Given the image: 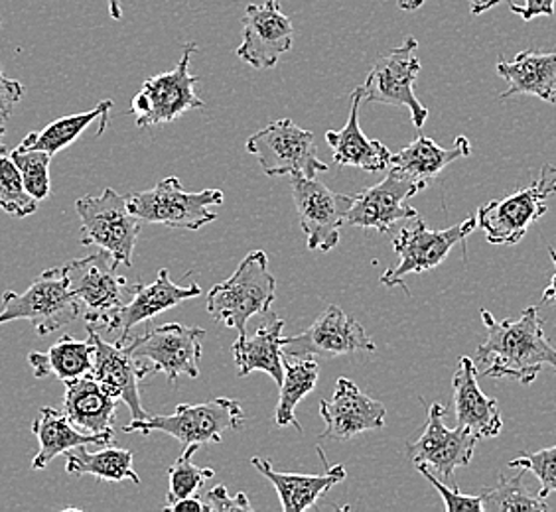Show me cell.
<instances>
[{
  "mask_svg": "<svg viewBox=\"0 0 556 512\" xmlns=\"http://www.w3.org/2000/svg\"><path fill=\"white\" fill-rule=\"evenodd\" d=\"M422 190V183L391 166L386 180L353 195L352 209L345 223L389 233L399 221L417 219L418 212L408 205V200Z\"/></svg>",
  "mask_w": 556,
  "mask_h": 512,
  "instance_id": "9a60e30c",
  "label": "cell"
},
{
  "mask_svg": "<svg viewBox=\"0 0 556 512\" xmlns=\"http://www.w3.org/2000/svg\"><path fill=\"white\" fill-rule=\"evenodd\" d=\"M164 511L168 512H205L204 501L202 497H186L180 501L170 502L164 507Z\"/></svg>",
  "mask_w": 556,
  "mask_h": 512,
  "instance_id": "7bdbcfd3",
  "label": "cell"
},
{
  "mask_svg": "<svg viewBox=\"0 0 556 512\" xmlns=\"http://www.w3.org/2000/svg\"><path fill=\"white\" fill-rule=\"evenodd\" d=\"M7 132V118L0 117V152H7V146L2 144V137Z\"/></svg>",
  "mask_w": 556,
  "mask_h": 512,
  "instance_id": "681fc988",
  "label": "cell"
},
{
  "mask_svg": "<svg viewBox=\"0 0 556 512\" xmlns=\"http://www.w3.org/2000/svg\"><path fill=\"white\" fill-rule=\"evenodd\" d=\"M470 2L471 14H483V12L492 11L493 7H497L503 0H468Z\"/></svg>",
  "mask_w": 556,
  "mask_h": 512,
  "instance_id": "f6af8a7d",
  "label": "cell"
},
{
  "mask_svg": "<svg viewBox=\"0 0 556 512\" xmlns=\"http://www.w3.org/2000/svg\"><path fill=\"white\" fill-rule=\"evenodd\" d=\"M478 227V219L470 217L460 225L448 229H430L422 219H415L410 227H403L393 239L395 251L401 263L399 267L389 268L381 277V284L387 289H405V278L408 274H420L432 268L440 267L454 246L466 241Z\"/></svg>",
  "mask_w": 556,
  "mask_h": 512,
  "instance_id": "30bf717a",
  "label": "cell"
},
{
  "mask_svg": "<svg viewBox=\"0 0 556 512\" xmlns=\"http://www.w3.org/2000/svg\"><path fill=\"white\" fill-rule=\"evenodd\" d=\"M253 468L267 477L277 489L280 504L285 512H302L312 509L321 495L330 491L338 483L345 479L343 465H330L320 475H302V473H280L273 468L268 459H251Z\"/></svg>",
  "mask_w": 556,
  "mask_h": 512,
  "instance_id": "d4e9b609",
  "label": "cell"
},
{
  "mask_svg": "<svg viewBox=\"0 0 556 512\" xmlns=\"http://www.w3.org/2000/svg\"><path fill=\"white\" fill-rule=\"evenodd\" d=\"M364 103V89L355 87L350 95V117L342 130H328L326 142L333 152L338 166H352L357 170L383 171L391 168L393 154L383 142L365 137L359 127V107Z\"/></svg>",
  "mask_w": 556,
  "mask_h": 512,
  "instance_id": "44dd1931",
  "label": "cell"
},
{
  "mask_svg": "<svg viewBox=\"0 0 556 512\" xmlns=\"http://www.w3.org/2000/svg\"><path fill=\"white\" fill-rule=\"evenodd\" d=\"M202 501L205 512L253 511L245 492H237L236 497H231L224 485H217L212 491L205 492Z\"/></svg>",
  "mask_w": 556,
  "mask_h": 512,
  "instance_id": "ab89813d",
  "label": "cell"
},
{
  "mask_svg": "<svg viewBox=\"0 0 556 512\" xmlns=\"http://www.w3.org/2000/svg\"><path fill=\"white\" fill-rule=\"evenodd\" d=\"M470 154L471 144L466 137H458L452 149H442L434 140L418 135L408 146L393 154L391 166L405 171L413 180L427 188L428 183L440 176V171L446 170L452 162L466 158Z\"/></svg>",
  "mask_w": 556,
  "mask_h": 512,
  "instance_id": "f1b7e54d",
  "label": "cell"
},
{
  "mask_svg": "<svg viewBox=\"0 0 556 512\" xmlns=\"http://www.w3.org/2000/svg\"><path fill=\"white\" fill-rule=\"evenodd\" d=\"M200 449V446H188L184 448L182 456L174 461L168 470V497L166 504L180 501L186 497H193L195 492L204 487L205 481L214 479L215 471L212 468H200L193 465V453Z\"/></svg>",
  "mask_w": 556,
  "mask_h": 512,
  "instance_id": "d590c367",
  "label": "cell"
},
{
  "mask_svg": "<svg viewBox=\"0 0 556 512\" xmlns=\"http://www.w3.org/2000/svg\"><path fill=\"white\" fill-rule=\"evenodd\" d=\"M282 330L285 320L270 316V321L261 325L255 335H239L233 343V361H236L237 376H249L253 371H261L273 376V381L280 386L285 379V359H282Z\"/></svg>",
  "mask_w": 556,
  "mask_h": 512,
  "instance_id": "4316f807",
  "label": "cell"
},
{
  "mask_svg": "<svg viewBox=\"0 0 556 512\" xmlns=\"http://www.w3.org/2000/svg\"><path fill=\"white\" fill-rule=\"evenodd\" d=\"M200 294L202 289L198 282H192L188 289H180L172 282L170 270L162 268L156 280L149 286H142L139 282L129 304L118 311L115 321V330H121L118 342H129L130 331L142 321L152 320L162 311L172 310L186 299L198 298Z\"/></svg>",
  "mask_w": 556,
  "mask_h": 512,
  "instance_id": "cb8c5ba5",
  "label": "cell"
},
{
  "mask_svg": "<svg viewBox=\"0 0 556 512\" xmlns=\"http://www.w3.org/2000/svg\"><path fill=\"white\" fill-rule=\"evenodd\" d=\"M0 24H2V22H0Z\"/></svg>",
  "mask_w": 556,
  "mask_h": 512,
  "instance_id": "816d5d0a",
  "label": "cell"
},
{
  "mask_svg": "<svg viewBox=\"0 0 556 512\" xmlns=\"http://www.w3.org/2000/svg\"><path fill=\"white\" fill-rule=\"evenodd\" d=\"M75 212L81 221V245H96L132 267V251L140 235V219L130 214L127 197L108 188L99 197H79Z\"/></svg>",
  "mask_w": 556,
  "mask_h": 512,
  "instance_id": "ba28073f",
  "label": "cell"
},
{
  "mask_svg": "<svg viewBox=\"0 0 556 512\" xmlns=\"http://www.w3.org/2000/svg\"><path fill=\"white\" fill-rule=\"evenodd\" d=\"M320 417L326 422L321 438L345 441L386 426L387 410L350 379H338L332 398L320 402Z\"/></svg>",
  "mask_w": 556,
  "mask_h": 512,
  "instance_id": "ffe728a7",
  "label": "cell"
},
{
  "mask_svg": "<svg viewBox=\"0 0 556 512\" xmlns=\"http://www.w3.org/2000/svg\"><path fill=\"white\" fill-rule=\"evenodd\" d=\"M399 2V9L405 12H415L427 2V0H396Z\"/></svg>",
  "mask_w": 556,
  "mask_h": 512,
  "instance_id": "7dc6e473",
  "label": "cell"
},
{
  "mask_svg": "<svg viewBox=\"0 0 556 512\" xmlns=\"http://www.w3.org/2000/svg\"><path fill=\"white\" fill-rule=\"evenodd\" d=\"M509 468L533 473L541 483L539 495L543 499H546L551 492H556V444L553 448L541 449L535 453H527L509 461Z\"/></svg>",
  "mask_w": 556,
  "mask_h": 512,
  "instance_id": "74e56055",
  "label": "cell"
},
{
  "mask_svg": "<svg viewBox=\"0 0 556 512\" xmlns=\"http://www.w3.org/2000/svg\"><path fill=\"white\" fill-rule=\"evenodd\" d=\"M62 268L70 292L86 308L87 325L115 331L118 311L129 304L139 282L130 284L127 278L118 277V260L108 251L75 258Z\"/></svg>",
  "mask_w": 556,
  "mask_h": 512,
  "instance_id": "7a4b0ae2",
  "label": "cell"
},
{
  "mask_svg": "<svg viewBox=\"0 0 556 512\" xmlns=\"http://www.w3.org/2000/svg\"><path fill=\"white\" fill-rule=\"evenodd\" d=\"M135 453L129 449L103 446L101 451H89L87 446L72 449L65 453V471L70 475H93L109 483L132 481L140 485L139 473L132 468Z\"/></svg>",
  "mask_w": 556,
  "mask_h": 512,
  "instance_id": "1f68e13d",
  "label": "cell"
},
{
  "mask_svg": "<svg viewBox=\"0 0 556 512\" xmlns=\"http://www.w3.org/2000/svg\"><path fill=\"white\" fill-rule=\"evenodd\" d=\"M247 152L257 158L263 171L277 176L302 174L316 178L328 171V164L316 154V142L311 130L296 127L290 118H278L247 140Z\"/></svg>",
  "mask_w": 556,
  "mask_h": 512,
  "instance_id": "9c48e42d",
  "label": "cell"
},
{
  "mask_svg": "<svg viewBox=\"0 0 556 512\" xmlns=\"http://www.w3.org/2000/svg\"><path fill=\"white\" fill-rule=\"evenodd\" d=\"M222 203V190L184 192L176 176L164 178L152 190L127 195L130 214L137 215L140 221L188 231H200L205 225L214 223L217 214L212 212V207Z\"/></svg>",
  "mask_w": 556,
  "mask_h": 512,
  "instance_id": "5b68a950",
  "label": "cell"
},
{
  "mask_svg": "<svg viewBox=\"0 0 556 512\" xmlns=\"http://www.w3.org/2000/svg\"><path fill=\"white\" fill-rule=\"evenodd\" d=\"M415 468H417V470L420 471L428 481H430V485H432V487L442 495V501H444L446 511L483 512L480 495H478V497L462 495L456 485H452V487H450V485H446L444 481L440 479L439 475H434L432 471L428 470L427 465H415Z\"/></svg>",
  "mask_w": 556,
  "mask_h": 512,
  "instance_id": "f35d334b",
  "label": "cell"
},
{
  "mask_svg": "<svg viewBox=\"0 0 556 512\" xmlns=\"http://www.w3.org/2000/svg\"><path fill=\"white\" fill-rule=\"evenodd\" d=\"M111 108H113V101L108 99V101H101L96 108L86 111V113L58 118L40 132H28L21 140L18 149L43 150V152L55 156L58 152L72 146L75 140L79 139L93 123H99L101 132H105Z\"/></svg>",
  "mask_w": 556,
  "mask_h": 512,
  "instance_id": "4dcf8cb0",
  "label": "cell"
},
{
  "mask_svg": "<svg viewBox=\"0 0 556 512\" xmlns=\"http://www.w3.org/2000/svg\"><path fill=\"white\" fill-rule=\"evenodd\" d=\"M245 422V412L237 400L214 398L200 405H178L170 417H149L132 420L125 432H137L149 436L152 432L168 434L178 439L182 448L219 444L227 430H237Z\"/></svg>",
  "mask_w": 556,
  "mask_h": 512,
  "instance_id": "277c9868",
  "label": "cell"
},
{
  "mask_svg": "<svg viewBox=\"0 0 556 512\" xmlns=\"http://www.w3.org/2000/svg\"><path fill=\"white\" fill-rule=\"evenodd\" d=\"M280 7L249 4L243 18V42L237 48L241 62L258 72L273 69L280 55L287 54L294 42V24L278 11Z\"/></svg>",
  "mask_w": 556,
  "mask_h": 512,
  "instance_id": "d6986e66",
  "label": "cell"
},
{
  "mask_svg": "<svg viewBox=\"0 0 556 512\" xmlns=\"http://www.w3.org/2000/svg\"><path fill=\"white\" fill-rule=\"evenodd\" d=\"M375 343L359 321L338 306H328L311 328L282 340V353L289 357H338L353 353H375Z\"/></svg>",
  "mask_w": 556,
  "mask_h": 512,
  "instance_id": "2e32d148",
  "label": "cell"
},
{
  "mask_svg": "<svg viewBox=\"0 0 556 512\" xmlns=\"http://www.w3.org/2000/svg\"><path fill=\"white\" fill-rule=\"evenodd\" d=\"M480 316L488 337L473 357L478 373L490 379H514L523 386L535 383L545 367L556 373V349L546 340L536 306L525 308L517 320L497 321L488 310L480 311Z\"/></svg>",
  "mask_w": 556,
  "mask_h": 512,
  "instance_id": "6da1fadb",
  "label": "cell"
},
{
  "mask_svg": "<svg viewBox=\"0 0 556 512\" xmlns=\"http://www.w3.org/2000/svg\"><path fill=\"white\" fill-rule=\"evenodd\" d=\"M198 52V43H184L182 57L172 72L154 75L142 84L130 103V115L137 127H159L192 111L204 108L205 103L195 93L200 77L190 74V60Z\"/></svg>",
  "mask_w": 556,
  "mask_h": 512,
  "instance_id": "52a82bcc",
  "label": "cell"
},
{
  "mask_svg": "<svg viewBox=\"0 0 556 512\" xmlns=\"http://www.w3.org/2000/svg\"><path fill=\"white\" fill-rule=\"evenodd\" d=\"M28 363L33 367L36 379L52 376L62 383H70L79 376H86L93 369V345L79 342L72 335H64L46 353H28Z\"/></svg>",
  "mask_w": 556,
  "mask_h": 512,
  "instance_id": "f546056e",
  "label": "cell"
},
{
  "mask_svg": "<svg viewBox=\"0 0 556 512\" xmlns=\"http://www.w3.org/2000/svg\"><path fill=\"white\" fill-rule=\"evenodd\" d=\"M265 4H268V7H275V4H278L277 0H267Z\"/></svg>",
  "mask_w": 556,
  "mask_h": 512,
  "instance_id": "f907efd6",
  "label": "cell"
},
{
  "mask_svg": "<svg viewBox=\"0 0 556 512\" xmlns=\"http://www.w3.org/2000/svg\"><path fill=\"white\" fill-rule=\"evenodd\" d=\"M11 158L14 166L21 171L22 182L26 185V190L38 202H43L52 190V183H50L52 154H48L43 150H24L16 146L11 152Z\"/></svg>",
  "mask_w": 556,
  "mask_h": 512,
  "instance_id": "8d00e7d4",
  "label": "cell"
},
{
  "mask_svg": "<svg viewBox=\"0 0 556 512\" xmlns=\"http://www.w3.org/2000/svg\"><path fill=\"white\" fill-rule=\"evenodd\" d=\"M555 2L556 0H525V4L509 2V9L517 16H521V21L531 22L536 16H553Z\"/></svg>",
  "mask_w": 556,
  "mask_h": 512,
  "instance_id": "b9f144b4",
  "label": "cell"
},
{
  "mask_svg": "<svg viewBox=\"0 0 556 512\" xmlns=\"http://www.w3.org/2000/svg\"><path fill=\"white\" fill-rule=\"evenodd\" d=\"M87 335L93 345V369L89 374L111 395L129 406L132 420H147L150 414L140 402L139 384L152 374L149 364L137 359L127 343L105 342L91 325H87Z\"/></svg>",
  "mask_w": 556,
  "mask_h": 512,
  "instance_id": "e0dca14e",
  "label": "cell"
},
{
  "mask_svg": "<svg viewBox=\"0 0 556 512\" xmlns=\"http://www.w3.org/2000/svg\"><path fill=\"white\" fill-rule=\"evenodd\" d=\"M452 391L458 426L468 427L480 439L502 434L500 405L495 398L483 395L478 384V367L470 357H462L452 379Z\"/></svg>",
  "mask_w": 556,
  "mask_h": 512,
  "instance_id": "7402d4cb",
  "label": "cell"
},
{
  "mask_svg": "<svg viewBox=\"0 0 556 512\" xmlns=\"http://www.w3.org/2000/svg\"><path fill=\"white\" fill-rule=\"evenodd\" d=\"M292 200L311 251H332L340 243V229L352 209L353 195H343L324 183L292 174Z\"/></svg>",
  "mask_w": 556,
  "mask_h": 512,
  "instance_id": "4fadbf2b",
  "label": "cell"
},
{
  "mask_svg": "<svg viewBox=\"0 0 556 512\" xmlns=\"http://www.w3.org/2000/svg\"><path fill=\"white\" fill-rule=\"evenodd\" d=\"M417 50V40L407 36L399 48L375 62L362 89L365 103L408 108L413 125L420 130L427 123L428 108L415 95V84L422 69Z\"/></svg>",
  "mask_w": 556,
  "mask_h": 512,
  "instance_id": "8fae6325",
  "label": "cell"
},
{
  "mask_svg": "<svg viewBox=\"0 0 556 512\" xmlns=\"http://www.w3.org/2000/svg\"><path fill=\"white\" fill-rule=\"evenodd\" d=\"M525 470H519L515 477L502 475L495 487L483 489L480 495L483 512L548 511L545 499L525 485Z\"/></svg>",
  "mask_w": 556,
  "mask_h": 512,
  "instance_id": "836d02e7",
  "label": "cell"
},
{
  "mask_svg": "<svg viewBox=\"0 0 556 512\" xmlns=\"http://www.w3.org/2000/svg\"><path fill=\"white\" fill-rule=\"evenodd\" d=\"M81 304L70 292L64 268L43 270L30 289L22 294L14 290L4 292L0 325L11 321L26 320L33 323L38 335H50L77 320Z\"/></svg>",
  "mask_w": 556,
  "mask_h": 512,
  "instance_id": "8992f818",
  "label": "cell"
},
{
  "mask_svg": "<svg viewBox=\"0 0 556 512\" xmlns=\"http://www.w3.org/2000/svg\"><path fill=\"white\" fill-rule=\"evenodd\" d=\"M109 7V14L113 21H121L123 18V11H121V0H105Z\"/></svg>",
  "mask_w": 556,
  "mask_h": 512,
  "instance_id": "c3c4849f",
  "label": "cell"
},
{
  "mask_svg": "<svg viewBox=\"0 0 556 512\" xmlns=\"http://www.w3.org/2000/svg\"><path fill=\"white\" fill-rule=\"evenodd\" d=\"M22 97H24V86L16 79H9L0 67V117L11 118Z\"/></svg>",
  "mask_w": 556,
  "mask_h": 512,
  "instance_id": "60d3db41",
  "label": "cell"
},
{
  "mask_svg": "<svg viewBox=\"0 0 556 512\" xmlns=\"http://www.w3.org/2000/svg\"><path fill=\"white\" fill-rule=\"evenodd\" d=\"M444 414L446 406L440 402L428 408L427 426L417 441L408 444L407 456L415 465H427L440 479L454 485V471L470 465L480 438L471 434L468 427L450 430L444 426Z\"/></svg>",
  "mask_w": 556,
  "mask_h": 512,
  "instance_id": "5bb4252c",
  "label": "cell"
},
{
  "mask_svg": "<svg viewBox=\"0 0 556 512\" xmlns=\"http://www.w3.org/2000/svg\"><path fill=\"white\" fill-rule=\"evenodd\" d=\"M548 255H551V258L555 260V267H556V251L555 248H548ZM543 302H555L556 304V272L555 277H553V280H551V284L546 286L545 292H543Z\"/></svg>",
  "mask_w": 556,
  "mask_h": 512,
  "instance_id": "bcb514c9",
  "label": "cell"
},
{
  "mask_svg": "<svg viewBox=\"0 0 556 512\" xmlns=\"http://www.w3.org/2000/svg\"><path fill=\"white\" fill-rule=\"evenodd\" d=\"M546 195L536 180L507 197L492 200L478 209V227L492 245H517L529 227L546 214Z\"/></svg>",
  "mask_w": 556,
  "mask_h": 512,
  "instance_id": "ac0fdd59",
  "label": "cell"
},
{
  "mask_svg": "<svg viewBox=\"0 0 556 512\" xmlns=\"http://www.w3.org/2000/svg\"><path fill=\"white\" fill-rule=\"evenodd\" d=\"M38 203L22 182L21 171L14 166L11 154L0 152V209L12 217L24 219L36 214Z\"/></svg>",
  "mask_w": 556,
  "mask_h": 512,
  "instance_id": "e575fe53",
  "label": "cell"
},
{
  "mask_svg": "<svg viewBox=\"0 0 556 512\" xmlns=\"http://www.w3.org/2000/svg\"><path fill=\"white\" fill-rule=\"evenodd\" d=\"M117 396L111 395L91 374L65 383L64 412L86 434L115 439Z\"/></svg>",
  "mask_w": 556,
  "mask_h": 512,
  "instance_id": "603a6c76",
  "label": "cell"
},
{
  "mask_svg": "<svg viewBox=\"0 0 556 512\" xmlns=\"http://www.w3.org/2000/svg\"><path fill=\"white\" fill-rule=\"evenodd\" d=\"M275 298L277 280L268 270L267 253L253 251L241 260L231 277L210 290L207 311L214 320L243 335L253 316H270Z\"/></svg>",
  "mask_w": 556,
  "mask_h": 512,
  "instance_id": "3957f363",
  "label": "cell"
},
{
  "mask_svg": "<svg viewBox=\"0 0 556 512\" xmlns=\"http://www.w3.org/2000/svg\"><path fill=\"white\" fill-rule=\"evenodd\" d=\"M497 75L507 81L502 99L533 95L545 103H556V52L527 50L514 62H500Z\"/></svg>",
  "mask_w": 556,
  "mask_h": 512,
  "instance_id": "484cf974",
  "label": "cell"
},
{
  "mask_svg": "<svg viewBox=\"0 0 556 512\" xmlns=\"http://www.w3.org/2000/svg\"><path fill=\"white\" fill-rule=\"evenodd\" d=\"M33 434L40 441V449L33 459V470H43L48 468L50 461H54L58 456H64L72 449L79 446H109L113 439L105 436H93L86 434L79 427L72 424V420L65 417V412H60L50 406H43L40 410V417L34 420Z\"/></svg>",
  "mask_w": 556,
  "mask_h": 512,
  "instance_id": "83f0119b",
  "label": "cell"
},
{
  "mask_svg": "<svg viewBox=\"0 0 556 512\" xmlns=\"http://www.w3.org/2000/svg\"><path fill=\"white\" fill-rule=\"evenodd\" d=\"M539 183H541V192L545 193L546 197L555 195L556 164H546L545 168L541 170V176H539Z\"/></svg>",
  "mask_w": 556,
  "mask_h": 512,
  "instance_id": "ee69618b",
  "label": "cell"
},
{
  "mask_svg": "<svg viewBox=\"0 0 556 512\" xmlns=\"http://www.w3.org/2000/svg\"><path fill=\"white\" fill-rule=\"evenodd\" d=\"M204 337L202 328L166 323L125 343L137 359L149 364L152 374L164 373L172 384H176L180 376H200Z\"/></svg>",
  "mask_w": 556,
  "mask_h": 512,
  "instance_id": "7c38bea8",
  "label": "cell"
},
{
  "mask_svg": "<svg viewBox=\"0 0 556 512\" xmlns=\"http://www.w3.org/2000/svg\"><path fill=\"white\" fill-rule=\"evenodd\" d=\"M320 367L311 357H289L285 359V379L280 383L275 422L277 426H294L302 434V426L296 420V406L318 384Z\"/></svg>",
  "mask_w": 556,
  "mask_h": 512,
  "instance_id": "d6a6232c",
  "label": "cell"
}]
</instances>
